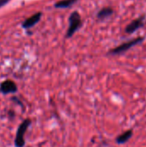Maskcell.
<instances>
[{
	"mask_svg": "<svg viewBox=\"0 0 146 147\" xmlns=\"http://www.w3.org/2000/svg\"><path fill=\"white\" fill-rule=\"evenodd\" d=\"M145 36H139L136 38H133L132 40H129L126 42L121 43L120 45L110 49L108 52V55H121L123 53H125L126 52H127L128 50H130L131 48H133V47L139 45L140 43H142L145 40Z\"/></svg>",
	"mask_w": 146,
	"mask_h": 147,
	"instance_id": "1",
	"label": "cell"
},
{
	"mask_svg": "<svg viewBox=\"0 0 146 147\" xmlns=\"http://www.w3.org/2000/svg\"><path fill=\"white\" fill-rule=\"evenodd\" d=\"M83 25L82 17L78 11H73L69 16V26L65 34V38L72 37L77 31L80 29Z\"/></svg>",
	"mask_w": 146,
	"mask_h": 147,
	"instance_id": "2",
	"label": "cell"
},
{
	"mask_svg": "<svg viewBox=\"0 0 146 147\" xmlns=\"http://www.w3.org/2000/svg\"><path fill=\"white\" fill-rule=\"evenodd\" d=\"M31 125V120H24L18 127L15 138V147H23L25 146V134Z\"/></svg>",
	"mask_w": 146,
	"mask_h": 147,
	"instance_id": "3",
	"label": "cell"
},
{
	"mask_svg": "<svg viewBox=\"0 0 146 147\" xmlns=\"http://www.w3.org/2000/svg\"><path fill=\"white\" fill-rule=\"evenodd\" d=\"M146 19V15H141L139 17L133 19L129 24L126 25L125 28V33L126 34H133L135 32L139 31L145 25V22Z\"/></svg>",
	"mask_w": 146,
	"mask_h": 147,
	"instance_id": "4",
	"label": "cell"
},
{
	"mask_svg": "<svg viewBox=\"0 0 146 147\" xmlns=\"http://www.w3.org/2000/svg\"><path fill=\"white\" fill-rule=\"evenodd\" d=\"M42 16V12L38 11L34 14H33L31 16L28 17L26 20H24L22 23V27L24 29H29L31 28H33L34 26H35L41 19Z\"/></svg>",
	"mask_w": 146,
	"mask_h": 147,
	"instance_id": "5",
	"label": "cell"
},
{
	"mask_svg": "<svg viewBox=\"0 0 146 147\" xmlns=\"http://www.w3.org/2000/svg\"><path fill=\"white\" fill-rule=\"evenodd\" d=\"M0 90L3 94H9V93H15L17 91V85L12 80H5L0 84Z\"/></svg>",
	"mask_w": 146,
	"mask_h": 147,
	"instance_id": "6",
	"label": "cell"
},
{
	"mask_svg": "<svg viewBox=\"0 0 146 147\" xmlns=\"http://www.w3.org/2000/svg\"><path fill=\"white\" fill-rule=\"evenodd\" d=\"M114 13V10L111 7H103L96 14V18L99 21H105L111 17Z\"/></svg>",
	"mask_w": 146,
	"mask_h": 147,
	"instance_id": "7",
	"label": "cell"
},
{
	"mask_svg": "<svg viewBox=\"0 0 146 147\" xmlns=\"http://www.w3.org/2000/svg\"><path fill=\"white\" fill-rule=\"evenodd\" d=\"M133 129H129V130H126V132H124L123 134H120L116 139H115V142L118 144V145H122V144H125L126 142H128L130 140V139L133 137Z\"/></svg>",
	"mask_w": 146,
	"mask_h": 147,
	"instance_id": "8",
	"label": "cell"
},
{
	"mask_svg": "<svg viewBox=\"0 0 146 147\" xmlns=\"http://www.w3.org/2000/svg\"><path fill=\"white\" fill-rule=\"evenodd\" d=\"M78 0H59L54 3L56 9H67L75 4Z\"/></svg>",
	"mask_w": 146,
	"mask_h": 147,
	"instance_id": "9",
	"label": "cell"
},
{
	"mask_svg": "<svg viewBox=\"0 0 146 147\" xmlns=\"http://www.w3.org/2000/svg\"><path fill=\"white\" fill-rule=\"evenodd\" d=\"M11 0H0V9L3 8L4 5H6L8 3H9Z\"/></svg>",
	"mask_w": 146,
	"mask_h": 147,
	"instance_id": "10",
	"label": "cell"
}]
</instances>
